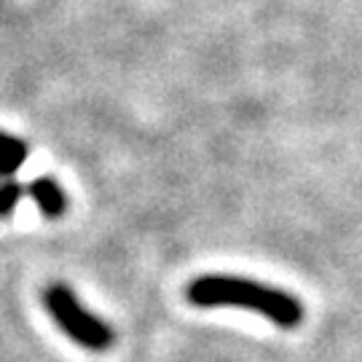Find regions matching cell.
Listing matches in <instances>:
<instances>
[{
	"label": "cell",
	"mask_w": 362,
	"mask_h": 362,
	"mask_svg": "<svg viewBox=\"0 0 362 362\" xmlns=\"http://www.w3.org/2000/svg\"><path fill=\"white\" fill-rule=\"evenodd\" d=\"M43 306L52 314V320L65 333L70 341L89 351H107L116 341V333L110 325H105L97 314H91L76 293L65 285H52L43 290Z\"/></svg>",
	"instance_id": "obj_2"
},
{
	"label": "cell",
	"mask_w": 362,
	"mask_h": 362,
	"mask_svg": "<svg viewBox=\"0 0 362 362\" xmlns=\"http://www.w3.org/2000/svg\"><path fill=\"white\" fill-rule=\"evenodd\" d=\"M27 194L35 199L38 209L46 218H62L67 209V196L59 188V182L52 177H38L27 185Z\"/></svg>",
	"instance_id": "obj_3"
},
{
	"label": "cell",
	"mask_w": 362,
	"mask_h": 362,
	"mask_svg": "<svg viewBox=\"0 0 362 362\" xmlns=\"http://www.w3.org/2000/svg\"><path fill=\"white\" fill-rule=\"evenodd\" d=\"M188 300L202 309L236 306V309L258 311L260 317L285 330H293L303 322V306L296 296L245 276H226V274L199 276L188 285Z\"/></svg>",
	"instance_id": "obj_1"
},
{
	"label": "cell",
	"mask_w": 362,
	"mask_h": 362,
	"mask_svg": "<svg viewBox=\"0 0 362 362\" xmlns=\"http://www.w3.org/2000/svg\"><path fill=\"white\" fill-rule=\"evenodd\" d=\"M30 156V145L13 134H6L0 132V177H11L16 175V169L22 167Z\"/></svg>",
	"instance_id": "obj_4"
},
{
	"label": "cell",
	"mask_w": 362,
	"mask_h": 362,
	"mask_svg": "<svg viewBox=\"0 0 362 362\" xmlns=\"http://www.w3.org/2000/svg\"><path fill=\"white\" fill-rule=\"evenodd\" d=\"M22 199V185L13 180L0 182V218H8Z\"/></svg>",
	"instance_id": "obj_5"
}]
</instances>
